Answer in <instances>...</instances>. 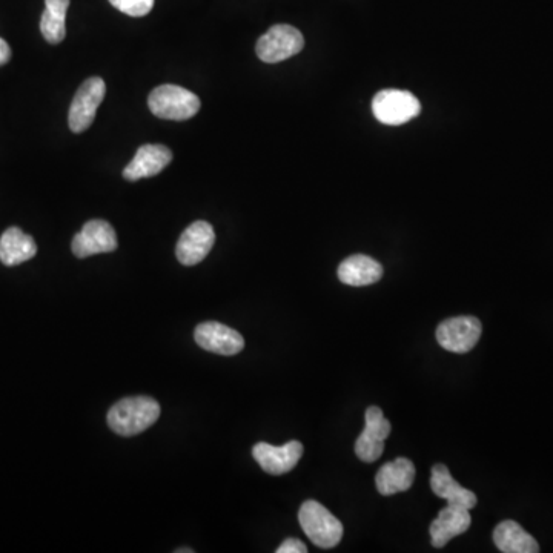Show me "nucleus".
Returning a JSON list of instances; mask_svg holds the SVG:
<instances>
[{"label":"nucleus","instance_id":"nucleus-1","mask_svg":"<svg viewBox=\"0 0 553 553\" xmlns=\"http://www.w3.org/2000/svg\"><path fill=\"white\" fill-rule=\"evenodd\" d=\"M160 417V404L151 397H128L108 412V426L122 437H134L150 429Z\"/></svg>","mask_w":553,"mask_h":553},{"label":"nucleus","instance_id":"nucleus-2","mask_svg":"<svg viewBox=\"0 0 553 553\" xmlns=\"http://www.w3.org/2000/svg\"><path fill=\"white\" fill-rule=\"evenodd\" d=\"M300 526L315 546L331 549L343 537V524L318 501L308 500L299 512Z\"/></svg>","mask_w":553,"mask_h":553},{"label":"nucleus","instance_id":"nucleus-3","mask_svg":"<svg viewBox=\"0 0 553 553\" xmlns=\"http://www.w3.org/2000/svg\"><path fill=\"white\" fill-rule=\"evenodd\" d=\"M151 113L159 119L188 120L200 110V99L196 94L177 85L157 87L148 99Z\"/></svg>","mask_w":553,"mask_h":553},{"label":"nucleus","instance_id":"nucleus-4","mask_svg":"<svg viewBox=\"0 0 553 553\" xmlns=\"http://www.w3.org/2000/svg\"><path fill=\"white\" fill-rule=\"evenodd\" d=\"M305 47V37L291 25H274L269 28L255 45L260 60L279 63L299 54Z\"/></svg>","mask_w":553,"mask_h":553},{"label":"nucleus","instance_id":"nucleus-5","mask_svg":"<svg viewBox=\"0 0 553 553\" xmlns=\"http://www.w3.org/2000/svg\"><path fill=\"white\" fill-rule=\"evenodd\" d=\"M372 111L378 122L398 126L409 122L420 114V100L401 90L380 91L372 100Z\"/></svg>","mask_w":553,"mask_h":553},{"label":"nucleus","instance_id":"nucleus-6","mask_svg":"<svg viewBox=\"0 0 553 553\" xmlns=\"http://www.w3.org/2000/svg\"><path fill=\"white\" fill-rule=\"evenodd\" d=\"M106 85L100 77H91L80 85L68 114V125L73 133H83L93 125L100 103L105 99Z\"/></svg>","mask_w":553,"mask_h":553},{"label":"nucleus","instance_id":"nucleus-7","mask_svg":"<svg viewBox=\"0 0 553 553\" xmlns=\"http://www.w3.org/2000/svg\"><path fill=\"white\" fill-rule=\"evenodd\" d=\"M483 326L472 315L448 318L437 328V342L441 348L455 354L472 351L480 340Z\"/></svg>","mask_w":553,"mask_h":553},{"label":"nucleus","instance_id":"nucleus-8","mask_svg":"<svg viewBox=\"0 0 553 553\" xmlns=\"http://www.w3.org/2000/svg\"><path fill=\"white\" fill-rule=\"evenodd\" d=\"M117 246L119 242H117L116 231L105 220H90L85 223L71 242V249L77 259H87L91 255L113 252L116 251Z\"/></svg>","mask_w":553,"mask_h":553},{"label":"nucleus","instance_id":"nucleus-9","mask_svg":"<svg viewBox=\"0 0 553 553\" xmlns=\"http://www.w3.org/2000/svg\"><path fill=\"white\" fill-rule=\"evenodd\" d=\"M392 426L386 420L383 411L371 406L366 411L365 431L361 432L355 443V454L365 463H374L385 452V440L391 435Z\"/></svg>","mask_w":553,"mask_h":553},{"label":"nucleus","instance_id":"nucleus-10","mask_svg":"<svg viewBox=\"0 0 553 553\" xmlns=\"http://www.w3.org/2000/svg\"><path fill=\"white\" fill-rule=\"evenodd\" d=\"M216 243V232L208 222H194L180 236L177 242L176 255L182 265L194 266L208 257Z\"/></svg>","mask_w":553,"mask_h":553},{"label":"nucleus","instance_id":"nucleus-11","mask_svg":"<svg viewBox=\"0 0 553 553\" xmlns=\"http://www.w3.org/2000/svg\"><path fill=\"white\" fill-rule=\"evenodd\" d=\"M255 461L266 474H288L299 464L303 455V444L300 441H289L283 446H272L269 443H257L252 449Z\"/></svg>","mask_w":553,"mask_h":553},{"label":"nucleus","instance_id":"nucleus-12","mask_svg":"<svg viewBox=\"0 0 553 553\" xmlns=\"http://www.w3.org/2000/svg\"><path fill=\"white\" fill-rule=\"evenodd\" d=\"M197 345L219 355H236L245 348V338L236 329L217 322H206L194 331Z\"/></svg>","mask_w":553,"mask_h":553},{"label":"nucleus","instance_id":"nucleus-13","mask_svg":"<svg viewBox=\"0 0 553 553\" xmlns=\"http://www.w3.org/2000/svg\"><path fill=\"white\" fill-rule=\"evenodd\" d=\"M173 160V153L165 145H143L136 157L123 169V177L130 182L157 176Z\"/></svg>","mask_w":553,"mask_h":553},{"label":"nucleus","instance_id":"nucleus-14","mask_svg":"<svg viewBox=\"0 0 553 553\" xmlns=\"http://www.w3.org/2000/svg\"><path fill=\"white\" fill-rule=\"evenodd\" d=\"M471 523L472 518L469 509L448 504L443 510H440V514L429 527L432 546L438 547V549L446 546L452 538L467 532L471 527Z\"/></svg>","mask_w":553,"mask_h":553},{"label":"nucleus","instance_id":"nucleus-15","mask_svg":"<svg viewBox=\"0 0 553 553\" xmlns=\"http://www.w3.org/2000/svg\"><path fill=\"white\" fill-rule=\"evenodd\" d=\"M414 480L415 466L408 458H397V460L383 464L375 477L377 491L385 497L409 491Z\"/></svg>","mask_w":553,"mask_h":553},{"label":"nucleus","instance_id":"nucleus-16","mask_svg":"<svg viewBox=\"0 0 553 553\" xmlns=\"http://www.w3.org/2000/svg\"><path fill=\"white\" fill-rule=\"evenodd\" d=\"M431 487L434 494L448 501V504L469 510L477 506V495L460 486L444 464H435L432 467Z\"/></svg>","mask_w":553,"mask_h":553},{"label":"nucleus","instance_id":"nucleus-17","mask_svg":"<svg viewBox=\"0 0 553 553\" xmlns=\"http://www.w3.org/2000/svg\"><path fill=\"white\" fill-rule=\"evenodd\" d=\"M383 266L368 255H352L338 266V279L348 286H369L380 282Z\"/></svg>","mask_w":553,"mask_h":553},{"label":"nucleus","instance_id":"nucleus-18","mask_svg":"<svg viewBox=\"0 0 553 553\" xmlns=\"http://www.w3.org/2000/svg\"><path fill=\"white\" fill-rule=\"evenodd\" d=\"M37 245L33 237L20 228H8L0 237V262L5 266H17L36 257Z\"/></svg>","mask_w":553,"mask_h":553},{"label":"nucleus","instance_id":"nucleus-19","mask_svg":"<svg viewBox=\"0 0 553 553\" xmlns=\"http://www.w3.org/2000/svg\"><path fill=\"white\" fill-rule=\"evenodd\" d=\"M494 541L504 553H537L540 544L515 521H503L494 530Z\"/></svg>","mask_w":553,"mask_h":553},{"label":"nucleus","instance_id":"nucleus-20","mask_svg":"<svg viewBox=\"0 0 553 553\" xmlns=\"http://www.w3.org/2000/svg\"><path fill=\"white\" fill-rule=\"evenodd\" d=\"M70 0H45V11L40 19V31L50 44L57 45L67 36V11Z\"/></svg>","mask_w":553,"mask_h":553},{"label":"nucleus","instance_id":"nucleus-21","mask_svg":"<svg viewBox=\"0 0 553 553\" xmlns=\"http://www.w3.org/2000/svg\"><path fill=\"white\" fill-rule=\"evenodd\" d=\"M110 4L131 17H143L150 14L154 0H110Z\"/></svg>","mask_w":553,"mask_h":553},{"label":"nucleus","instance_id":"nucleus-22","mask_svg":"<svg viewBox=\"0 0 553 553\" xmlns=\"http://www.w3.org/2000/svg\"><path fill=\"white\" fill-rule=\"evenodd\" d=\"M308 552V547L305 546V543L297 540V538H288L282 546L277 549V553H306Z\"/></svg>","mask_w":553,"mask_h":553},{"label":"nucleus","instance_id":"nucleus-23","mask_svg":"<svg viewBox=\"0 0 553 553\" xmlns=\"http://www.w3.org/2000/svg\"><path fill=\"white\" fill-rule=\"evenodd\" d=\"M11 60V48L10 45L0 37V67H4Z\"/></svg>","mask_w":553,"mask_h":553},{"label":"nucleus","instance_id":"nucleus-24","mask_svg":"<svg viewBox=\"0 0 553 553\" xmlns=\"http://www.w3.org/2000/svg\"><path fill=\"white\" fill-rule=\"evenodd\" d=\"M177 553H194V550L193 549H179V550H176Z\"/></svg>","mask_w":553,"mask_h":553}]
</instances>
